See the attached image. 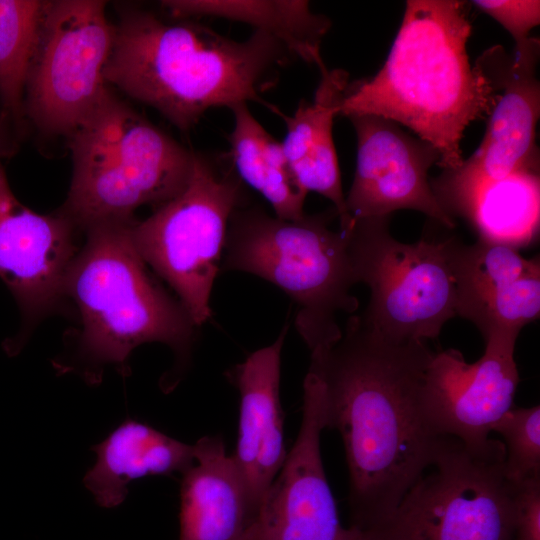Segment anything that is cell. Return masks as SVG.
Masks as SVG:
<instances>
[{"label":"cell","instance_id":"obj_21","mask_svg":"<svg viewBox=\"0 0 540 540\" xmlns=\"http://www.w3.org/2000/svg\"><path fill=\"white\" fill-rule=\"evenodd\" d=\"M447 255L456 292V315L478 326L529 271L538 257L524 258L512 246L478 239L466 245L447 238Z\"/></svg>","mask_w":540,"mask_h":540},{"label":"cell","instance_id":"obj_1","mask_svg":"<svg viewBox=\"0 0 540 540\" xmlns=\"http://www.w3.org/2000/svg\"><path fill=\"white\" fill-rule=\"evenodd\" d=\"M425 341H394L360 316L341 338L311 352L325 429L342 438L349 472L350 527L368 533L394 512L432 465L441 437L422 405Z\"/></svg>","mask_w":540,"mask_h":540},{"label":"cell","instance_id":"obj_11","mask_svg":"<svg viewBox=\"0 0 540 540\" xmlns=\"http://www.w3.org/2000/svg\"><path fill=\"white\" fill-rule=\"evenodd\" d=\"M540 42L508 54L502 46L486 50L477 61L495 82L498 96L478 149L453 170L430 180L442 208L463 217L488 185L526 168H539L536 125L540 83L536 75Z\"/></svg>","mask_w":540,"mask_h":540},{"label":"cell","instance_id":"obj_16","mask_svg":"<svg viewBox=\"0 0 540 540\" xmlns=\"http://www.w3.org/2000/svg\"><path fill=\"white\" fill-rule=\"evenodd\" d=\"M287 331L286 324L272 344L254 351L226 372L240 395L232 457L256 512L288 454L280 401L281 352Z\"/></svg>","mask_w":540,"mask_h":540},{"label":"cell","instance_id":"obj_4","mask_svg":"<svg viewBox=\"0 0 540 540\" xmlns=\"http://www.w3.org/2000/svg\"><path fill=\"white\" fill-rule=\"evenodd\" d=\"M134 221L104 222L84 232L65 283V300L75 305L79 328L69 357L55 366L95 384L107 365L128 375L132 351L158 342L175 354L173 388L190 363L199 327L138 253L131 236Z\"/></svg>","mask_w":540,"mask_h":540},{"label":"cell","instance_id":"obj_24","mask_svg":"<svg viewBox=\"0 0 540 540\" xmlns=\"http://www.w3.org/2000/svg\"><path fill=\"white\" fill-rule=\"evenodd\" d=\"M48 1L0 0V104L22 135L24 96Z\"/></svg>","mask_w":540,"mask_h":540},{"label":"cell","instance_id":"obj_6","mask_svg":"<svg viewBox=\"0 0 540 540\" xmlns=\"http://www.w3.org/2000/svg\"><path fill=\"white\" fill-rule=\"evenodd\" d=\"M73 171L59 211L85 232L111 221L134 219L187 184L194 151L155 126L111 89L68 137Z\"/></svg>","mask_w":540,"mask_h":540},{"label":"cell","instance_id":"obj_13","mask_svg":"<svg viewBox=\"0 0 540 540\" xmlns=\"http://www.w3.org/2000/svg\"><path fill=\"white\" fill-rule=\"evenodd\" d=\"M324 429L321 390L307 372L297 438L242 540H367L340 523L322 462Z\"/></svg>","mask_w":540,"mask_h":540},{"label":"cell","instance_id":"obj_22","mask_svg":"<svg viewBox=\"0 0 540 540\" xmlns=\"http://www.w3.org/2000/svg\"><path fill=\"white\" fill-rule=\"evenodd\" d=\"M230 110L234 126L229 154L238 177L268 201L275 216L286 220L303 217L307 193L297 183L281 142L252 115L246 103Z\"/></svg>","mask_w":540,"mask_h":540},{"label":"cell","instance_id":"obj_25","mask_svg":"<svg viewBox=\"0 0 540 540\" xmlns=\"http://www.w3.org/2000/svg\"><path fill=\"white\" fill-rule=\"evenodd\" d=\"M505 440V474L519 484L540 475V407H513L492 426Z\"/></svg>","mask_w":540,"mask_h":540},{"label":"cell","instance_id":"obj_7","mask_svg":"<svg viewBox=\"0 0 540 540\" xmlns=\"http://www.w3.org/2000/svg\"><path fill=\"white\" fill-rule=\"evenodd\" d=\"M504 442L441 437L432 465L367 540H512L516 484Z\"/></svg>","mask_w":540,"mask_h":540},{"label":"cell","instance_id":"obj_10","mask_svg":"<svg viewBox=\"0 0 540 540\" xmlns=\"http://www.w3.org/2000/svg\"><path fill=\"white\" fill-rule=\"evenodd\" d=\"M99 0L48 1L27 77L25 118L68 138L110 90L104 78L114 25Z\"/></svg>","mask_w":540,"mask_h":540},{"label":"cell","instance_id":"obj_14","mask_svg":"<svg viewBox=\"0 0 540 540\" xmlns=\"http://www.w3.org/2000/svg\"><path fill=\"white\" fill-rule=\"evenodd\" d=\"M349 119L357 137L356 170L345 196L351 223L411 209L454 228L455 219L438 202L428 177L429 169L440 162L439 151L389 119L375 115Z\"/></svg>","mask_w":540,"mask_h":540},{"label":"cell","instance_id":"obj_8","mask_svg":"<svg viewBox=\"0 0 540 540\" xmlns=\"http://www.w3.org/2000/svg\"><path fill=\"white\" fill-rule=\"evenodd\" d=\"M245 201L243 183L233 168L194 152L184 188L148 218L132 224L138 253L172 288L197 327L212 316L210 297L221 270L228 224Z\"/></svg>","mask_w":540,"mask_h":540},{"label":"cell","instance_id":"obj_27","mask_svg":"<svg viewBox=\"0 0 540 540\" xmlns=\"http://www.w3.org/2000/svg\"><path fill=\"white\" fill-rule=\"evenodd\" d=\"M512 540H540V475L516 484Z\"/></svg>","mask_w":540,"mask_h":540},{"label":"cell","instance_id":"obj_18","mask_svg":"<svg viewBox=\"0 0 540 540\" xmlns=\"http://www.w3.org/2000/svg\"><path fill=\"white\" fill-rule=\"evenodd\" d=\"M320 80L311 102L302 100L292 115L277 108L285 122L286 135L281 142L292 173L304 192H316L329 199L338 214L339 229L351 221L346 212L345 196L336 148L333 121L339 115L349 85V75L342 69L319 68Z\"/></svg>","mask_w":540,"mask_h":540},{"label":"cell","instance_id":"obj_19","mask_svg":"<svg viewBox=\"0 0 540 540\" xmlns=\"http://www.w3.org/2000/svg\"><path fill=\"white\" fill-rule=\"evenodd\" d=\"M92 450L97 460L83 483L104 508L120 505L131 481L149 475L183 473L195 460L194 445L133 419L123 421Z\"/></svg>","mask_w":540,"mask_h":540},{"label":"cell","instance_id":"obj_23","mask_svg":"<svg viewBox=\"0 0 540 540\" xmlns=\"http://www.w3.org/2000/svg\"><path fill=\"white\" fill-rule=\"evenodd\" d=\"M539 199V168L521 169L485 187L463 217L478 239L519 249L538 235Z\"/></svg>","mask_w":540,"mask_h":540},{"label":"cell","instance_id":"obj_26","mask_svg":"<svg viewBox=\"0 0 540 540\" xmlns=\"http://www.w3.org/2000/svg\"><path fill=\"white\" fill-rule=\"evenodd\" d=\"M471 4L510 33L515 42L514 51L527 48L535 39L530 32L540 23V1L474 0Z\"/></svg>","mask_w":540,"mask_h":540},{"label":"cell","instance_id":"obj_12","mask_svg":"<svg viewBox=\"0 0 540 540\" xmlns=\"http://www.w3.org/2000/svg\"><path fill=\"white\" fill-rule=\"evenodd\" d=\"M80 230L59 210L39 214L13 193L0 158V278L22 317L20 334L6 343L18 352L31 330L65 300V283L81 245Z\"/></svg>","mask_w":540,"mask_h":540},{"label":"cell","instance_id":"obj_9","mask_svg":"<svg viewBox=\"0 0 540 540\" xmlns=\"http://www.w3.org/2000/svg\"><path fill=\"white\" fill-rule=\"evenodd\" d=\"M347 229L357 282L371 292L363 320L394 341L437 338L456 316L447 239L400 242L389 232V217L357 220Z\"/></svg>","mask_w":540,"mask_h":540},{"label":"cell","instance_id":"obj_3","mask_svg":"<svg viewBox=\"0 0 540 540\" xmlns=\"http://www.w3.org/2000/svg\"><path fill=\"white\" fill-rule=\"evenodd\" d=\"M468 2L409 0L389 55L370 79L349 83L339 115H375L411 129L458 168L467 126L487 118L498 89L478 61L470 63Z\"/></svg>","mask_w":540,"mask_h":540},{"label":"cell","instance_id":"obj_5","mask_svg":"<svg viewBox=\"0 0 540 540\" xmlns=\"http://www.w3.org/2000/svg\"><path fill=\"white\" fill-rule=\"evenodd\" d=\"M334 207L286 220L259 206L237 208L229 221L221 270L256 275L296 303L295 326L310 352L342 336L337 317L359 306L349 232L332 230Z\"/></svg>","mask_w":540,"mask_h":540},{"label":"cell","instance_id":"obj_28","mask_svg":"<svg viewBox=\"0 0 540 540\" xmlns=\"http://www.w3.org/2000/svg\"><path fill=\"white\" fill-rule=\"evenodd\" d=\"M22 135L11 118L0 109V158L10 157L19 148Z\"/></svg>","mask_w":540,"mask_h":540},{"label":"cell","instance_id":"obj_17","mask_svg":"<svg viewBox=\"0 0 540 540\" xmlns=\"http://www.w3.org/2000/svg\"><path fill=\"white\" fill-rule=\"evenodd\" d=\"M194 457L182 473L179 540H242L256 510L222 437L197 440Z\"/></svg>","mask_w":540,"mask_h":540},{"label":"cell","instance_id":"obj_15","mask_svg":"<svg viewBox=\"0 0 540 540\" xmlns=\"http://www.w3.org/2000/svg\"><path fill=\"white\" fill-rule=\"evenodd\" d=\"M515 343L512 337H488L483 356L474 363L456 349L434 353L425 373L422 405L437 436L468 445L489 439L492 426L514 407L519 384Z\"/></svg>","mask_w":540,"mask_h":540},{"label":"cell","instance_id":"obj_20","mask_svg":"<svg viewBox=\"0 0 540 540\" xmlns=\"http://www.w3.org/2000/svg\"><path fill=\"white\" fill-rule=\"evenodd\" d=\"M161 6L172 18L219 17L246 23L278 40L294 58L325 65L321 43L331 21L311 10L306 0H167Z\"/></svg>","mask_w":540,"mask_h":540},{"label":"cell","instance_id":"obj_2","mask_svg":"<svg viewBox=\"0 0 540 540\" xmlns=\"http://www.w3.org/2000/svg\"><path fill=\"white\" fill-rule=\"evenodd\" d=\"M104 78L145 103L182 131L193 128L211 108L231 109L277 82L293 58L275 38L255 31L243 41L203 24L131 6L119 9Z\"/></svg>","mask_w":540,"mask_h":540}]
</instances>
